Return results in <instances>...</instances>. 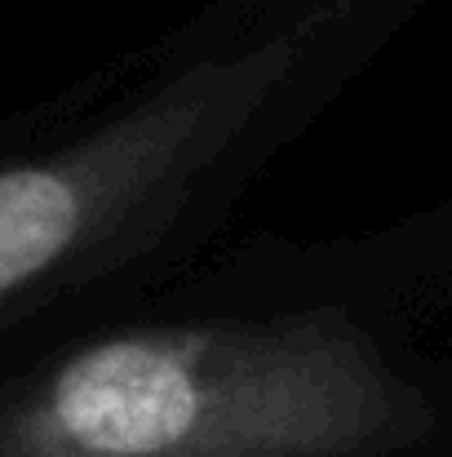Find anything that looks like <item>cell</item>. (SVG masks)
Returning <instances> with one entry per match:
<instances>
[{"instance_id":"7a4b0ae2","label":"cell","mask_w":452,"mask_h":457,"mask_svg":"<svg viewBox=\"0 0 452 457\" xmlns=\"http://www.w3.org/2000/svg\"><path fill=\"white\" fill-rule=\"evenodd\" d=\"M341 9L186 62L111 120L0 164V324L155 249L204 182L275 116Z\"/></svg>"},{"instance_id":"6da1fadb","label":"cell","mask_w":452,"mask_h":457,"mask_svg":"<svg viewBox=\"0 0 452 457\" xmlns=\"http://www.w3.org/2000/svg\"><path fill=\"white\" fill-rule=\"evenodd\" d=\"M431 431L341 306L125 324L0 391V457H395Z\"/></svg>"}]
</instances>
